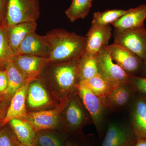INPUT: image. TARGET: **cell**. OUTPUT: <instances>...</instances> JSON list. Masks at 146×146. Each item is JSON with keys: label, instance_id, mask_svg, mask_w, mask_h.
Here are the masks:
<instances>
[{"label": "cell", "instance_id": "74e56055", "mask_svg": "<svg viewBox=\"0 0 146 146\" xmlns=\"http://www.w3.org/2000/svg\"><path fill=\"white\" fill-rule=\"evenodd\" d=\"M34 145V146H38V145H36V144H34V145Z\"/></svg>", "mask_w": 146, "mask_h": 146}, {"label": "cell", "instance_id": "1f68e13d", "mask_svg": "<svg viewBox=\"0 0 146 146\" xmlns=\"http://www.w3.org/2000/svg\"><path fill=\"white\" fill-rule=\"evenodd\" d=\"M4 102L0 101V129L2 127L1 123L3 119L5 117L7 109H5Z\"/></svg>", "mask_w": 146, "mask_h": 146}, {"label": "cell", "instance_id": "9c48e42d", "mask_svg": "<svg viewBox=\"0 0 146 146\" xmlns=\"http://www.w3.org/2000/svg\"><path fill=\"white\" fill-rule=\"evenodd\" d=\"M51 50L50 45L44 35L41 36L34 31L27 35L21 42L15 56L30 55L48 58Z\"/></svg>", "mask_w": 146, "mask_h": 146}, {"label": "cell", "instance_id": "836d02e7", "mask_svg": "<svg viewBox=\"0 0 146 146\" xmlns=\"http://www.w3.org/2000/svg\"><path fill=\"white\" fill-rule=\"evenodd\" d=\"M141 72L142 73V76L146 77V58L143 60V65Z\"/></svg>", "mask_w": 146, "mask_h": 146}, {"label": "cell", "instance_id": "ffe728a7", "mask_svg": "<svg viewBox=\"0 0 146 146\" xmlns=\"http://www.w3.org/2000/svg\"><path fill=\"white\" fill-rule=\"evenodd\" d=\"M28 91L27 101L30 107L37 108L41 107L49 101L46 91L38 78L30 82Z\"/></svg>", "mask_w": 146, "mask_h": 146}, {"label": "cell", "instance_id": "6da1fadb", "mask_svg": "<svg viewBox=\"0 0 146 146\" xmlns=\"http://www.w3.org/2000/svg\"><path fill=\"white\" fill-rule=\"evenodd\" d=\"M44 36L51 48L48 58L49 64L78 59L86 51V37L75 33L55 29L47 33Z\"/></svg>", "mask_w": 146, "mask_h": 146}, {"label": "cell", "instance_id": "44dd1931", "mask_svg": "<svg viewBox=\"0 0 146 146\" xmlns=\"http://www.w3.org/2000/svg\"><path fill=\"white\" fill-rule=\"evenodd\" d=\"M80 82L101 98L107 96L117 86L110 83L99 74L91 78Z\"/></svg>", "mask_w": 146, "mask_h": 146}, {"label": "cell", "instance_id": "9a60e30c", "mask_svg": "<svg viewBox=\"0 0 146 146\" xmlns=\"http://www.w3.org/2000/svg\"><path fill=\"white\" fill-rule=\"evenodd\" d=\"M58 110H44L27 114L26 121L35 132L54 128L57 125Z\"/></svg>", "mask_w": 146, "mask_h": 146}, {"label": "cell", "instance_id": "d6a6232c", "mask_svg": "<svg viewBox=\"0 0 146 146\" xmlns=\"http://www.w3.org/2000/svg\"><path fill=\"white\" fill-rule=\"evenodd\" d=\"M133 146H146V139L136 140V143Z\"/></svg>", "mask_w": 146, "mask_h": 146}, {"label": "cell", "instance_id": "7c38bea8", "mask_svg": "<svg viewBox=\"0 0 146 146\" xmlns=\"http://www.w3.org/2000/svg\"><path fill=\"white\" fill-rule=\"evenodd\" d=\"M146 19V4L127 10V12L111 25L115 29L129 30L145 27Z\"/></svg>", "mask_w": 146, "mask_h": 146}, {"label": "cell", "instance_id": "4dcf8cb0", "mask_svg": "<svg viewBox=\"0 0 146 146\" xmlns=\"http://www.w3.org/2000/svg\"><path fill=\"white\" fill-rule=\"evenodd\" d=\"M8 2L9 0H0V24L5 20Z\"/></svg>", "mask_w": 146, "mask_h": 146}, {"label": "cell", "instance_id": "52a82bcc", "mask_svg": "<svg viewBox=\"0 0 146 146\" xmlns=\"http://www.w3.org/2000/svg\"><path fill=\"white\" fill-rule=\"evenodd\" d=\"M84 107L98 129L101 125L106 108L102 98L97 96L80 82L76 86Z\"/></svg>", "mask_w": 146, "mask_h": 146}, {"label": "cell", "instance_id": "d590c367", "mask_svg": "<svg viewBox=\"0 0 146 146\" xmlns=\"http://www.w3.org/2000/svg\"><path fill=\"white\" fill-rule=\"evenodd\" d=\"M18 145H19V146H34V145L29 146V145H24V144H23L21 143H20V142H19V141H18Z\"/></svg>", "mask_w": 146, "mask_h": 146}, {"label": "cell", "instance_id": "277c9868", "mask_svg": "<svg viewBox=\"0 0 146 146\" xmlns=\"http://www.w3.org/2000/svg\"><path fill=\"white\" fill-rule=\"evenodd\" d=\"M98 74L115 86L129 84L131 76L112 60L105 47L97 55Z\"/></svg>", "mask_w": 146, "mask_h": 146}, {"label": "cell", "instance_id": "d4e9b609", "mask_svg": "<svg viewBox=\"0 0 146 146\" xmlns=\"http://www.w3.org/2000/svg\"><path fill=\"white\" fill-rule=\"evenodd\" d=\"M127 11V10L114 9L95 12L91 26H102L109 25L124 15Z\"/></svg>", "mask_w": 146, "mask_h": 146}, {"label": "cell", "instance_id": "4fadbf2b", "mask_svg": "<svg viewBox=\"0 0 146 146\" xmlns=\"http://www.w3.org/2000/svg\"><path fill=\"white\" fill-rule=\"evenodd\" d=\"M31 82L27 81L13 95L5 117L1 123L2 127L12 119H23L25 118L27 113L25 108V100L29 86Z\"/></svg>", "mask_w": 146, "mask_h": 146}, {"label": "cell", "instance_id": "e0dca14e", "mask_svg": "<svg viewBox=\"0 0 146 146\" xmlns=\"http://www.w3.org/2000/svg\"><path fill=\"white\" fill-rule=\"evenodd\" d=\"M36 23H24L5 27L7 36L12 50L15 54L23 40L29 34L35 31Z\"/></svg>", "mask_w": 146, "mask_h": 146}, {"label": "cell", "instance_id": "30bf717a", "mask_svg": "<svg viewBox=\"0 0 146 146\" xmlns=\"http://www.w3.org/2000/svg\"><path fill=\"white\" fill-rule=\"evenodd\" d=\"M136 141L131 128L111 123L101 146H133Z\"/></svg>", "mask_w": 146, "mask_h": 146}, {"label": "cell", "instance_id": "d6986e66", "mask_svg": "<svg viewBox=\"0 0 146 146\" xmlns=\"http://www.w3.org/2000/svg\"><path fill=\"white\" fill-rule=\"evenodd\" d=\"M7 125H9L20 143L27 145H34L36 132L26 121L15 118L11 120Z\"/></svg>", "mask_w": 146, "mask_h": 146}, {"label": "cell", "instance_id": "e575fe53", "mask_svg": "<svg viewBox=\"0 0 146 146\" xmlns=\"http://www.w3.org/2000/svg\"><path fill=\"white\" fill-rule=\"evenodd\" d=\"M65 146H77L76 145H74V144H72L70 142L68 141L67 143H66Z\"/></svg>", "mask_w": 146, "mask_h": 146}, {"label": "cell", "instance_id": "8992f818", "mask_svg": "<svg viewBox=\"0 0 146 146\" xmlns=\"http://www.w3.org/2000/svg\"><path fill=\"white\" fill-rule=\"evenodd\" d=\"M79 58L67 62L56 63L52 76L58 87L62 91H68L80 82L78 63Z\"/></svg>", "mask_w": 146, "mask_h": 146}, {"label": "cell", "instance_id": "83f0119b", "mask_svg": "<svg viewBox=\"0 0 146 146\" xmlns=\"http://www.w3.org/2000/svg\"><path fill=\"white\" fill-rule=\"evenodd\" d=\"M0 146H19L16 136L6 125L0 129Z\"/></svg>", "mask_w": 146, "mask_h": 146}, {"label": "cell", "instance_id": "7a4b0ae2", "mask_svg": "<svg viewBox=\"0 0 146 146\" xmlns=\"http://www.w3.org/2000/svg\"><path fill=\"white\" fill-rule=\"evenodd\" d=\"M40 16L38 0H9L5 27L24 23H36Z\"/></svg>", "mask_w": 146, "mask_h": 146}, {"label": "cell", "instance_id": "8fae6325", "mask_svg": "<svg viewBox=\"0 0 146 146\" xmlns=\"http://www.w3.org/2000/svg\"><path fill=\"white\" fill-rule=\"evenodd\" d=\"M110 25L102 26H91L85 36V53L97 55L101 50L107 46L112 36Z\"/></svg>", "mask_w": 146, "mask_h": 146}, {"label": "cell", "instance_id": "484cf974", "mask_svg": "<svg viewBox=\"0 0 146 146\" xmlns=\"http://www.w3.org/2000/svg\"><path fill=\"white\" fill-rule=\"evenodd\" d=\"M15 56L9 43L5 27L3 23L0 24V65L5 67L9 61Z\"/></svg>", "mask_w": 146, "mask_h": 146}, {"label": "cell", "instance_id": "5b68a950", "mask_svg": "<svg viewBox=\"0 0 146 146\" xmlns=\"http://www.w3.org/2000/svg\"><path fill=\"white\" fill-rule=\"evenodd\" d=\"M105 48L113 61L129 74L136 76L141 72L143 60L125 47L114 42Z\"/></svg>", "mask_w": 146, "mask_h": 146}, {"label": "cell", "instance_id": "603a6c76", "mask_svg": "<svg viewBox=\"0 0 146 146\" xmlns=\"http://www.w3.org/2000/svg\"><path fill=\"white\" fill-rule=\"evenodd\" d=\"M93 0H72L70 6L65 11L72 23L80 19H84L89 13Z\"/></svg>", "mask_w": 146, "mask_h": 146}, {"label": "cell", "instance_id": "ac0fdd59", "mask_svg": "<svg viewBox=\"0 0 146 146\" xmlns=\"http://www.w3.org/2000/svg\"><path fill=\"white\" fill-rule=\"evenodd\" d=\"M131 96L130 84L118 85L107 96L102 98L106 108L117 109L127 104Z\"/></svg>", "mask_w": 146, "mask_h": 146}, {"label": "cell", "instance_id": "f1b7e54d", "mask_svg": "<svg viewBox=\"0 0 146 146\" xmlns=\"http://www.w3.org/2000/svg\"><path fill=\"white\" fill-rule=\"evenodd\" d=\"M129 84L135 90L146 96V77L142 76H132Z\"/></svg>", "mask_w": 146, "mask_h": 146}, {"label": "cell", "instance_id": "f546056e", "mask_svg": "<svg viewBox=\"0 0 146 146\" xmlns=\"http://www.w3.org/2000/svg\"><path fill=\"white\" fill-rule=\"evenodd\" d=\"M7 85L8 78L5 69L1 70L0 71V97L5 91Z\"/></svg>", "mask_w": 146, "mask_h": 146}, {"label": "cell", "instance_id": "cb8c5ba5", "mask_svg": "<svg viewBox=\"0 0 146 146\" xmlns=\"http://www.w3.org/2000/svg\"><path fill=\"white\" fill-rule=\"evenodd\" d=\"M65 117L68 125L75 129L82 125L85 121L86 115L79 103L76 100H72L67 106Z\"/></svg>", "mask_w": 146, "mask_h": 146}, {"label": "cell", "instance_id": "5bb4252c", "mask_svg": "<svg viewBox=\"0 0 146 146\" xmlns=\"http://www.w3.org/2000/svg\"><path fill=\"white\" fill-rule=\"evenodd\" d=\"M5 70L8 78V85L5 91L0 97V101L10 102L15 93L28 81L12 60L7 63Z\"/></svg>", "mask_w": 146, "mask_h": 146}, {"label": "cell", "instance_id": "4316f807", "mask_svg": "<svg viewBox=\"0 0 146 146\" xmlns=\"http://www.w3.org/2000/svg\"><path fill=\"white\" fill-rule=\"evenodd\" d=\"M34 144L39 146H63L62 141L57 136L48 133L36 135Z\"/></svg>", "mask_w": 146, "mask_h": 146}, {"label": "cell", "instance_id": "3957f363", "mask_svg": "<svg viewBox=\"0 0 146 146\" xmlns=\"http://www.w3.org/2000/svg\"><path fill=\"white\" fill-rule=\"evenodd\" d=\"M114 42L123 46L143 60L146 58L145 27L129 30L115 29Z\"/></svg>", "mask_w": 146, "mask_h": 146}, {"label": "cell", "instance_id": "2e32d148", "mask_svg": "<svg viewBox=\"0 0 146 146\" xmlns=\"http://www.w3.org/2000/svg\"><path fill=\"white\" fill-rule=\"evenodd\" d=\"M131 121V128L136 140L146 139V98H141L135 102Z\"/></svg>", "mask_w": 146, "mask_h": 146}, {"label": "cell", "instance_id": "ba28073f", "mask_svg": "<svg viewBox=\"0 0 146 146\" xmlns=\"http://www.w3.org/2000/svg\"><path fill=\"white\" fill-rule=\"evenodd\" d=\"M12 61L25 76L27 80L30 82L38 78L49 64L48 58H46L30 55L15 56Z\"/></svg>", "mask_w": 146, "mask_h": 146}, {"label": "cell", "instance_id": "7402d4cb", "mask_svg": "<svg viewBox=\"0 0 146 146\" xmlns=\"http://www.w3.org/2000/svg\"><path fill=\"white\" fill-rule=\"evenodd\" d=\"M97 55L84 53L79 60L80 82L91 78L98 74Z\"/></svg>", "mask_w": 146, "mask_h": 146}, {"label": "cell", "instance_id": "8d00e7d4", "mask_svg": "<svg viewBox=\"0 0 146 146\" xmlns=\"http://www.w3.org/2000/svg\"><path fill=\"white\" fill-rule=\"evenodd\" d=\"M3 68H5V67H3V66H2L1 65H0V71L2 70H4V69H3Z\"/></svg>", "mask_w": 146, "mask_h": 146}]
</instances>
